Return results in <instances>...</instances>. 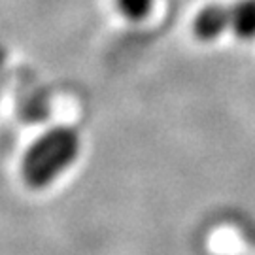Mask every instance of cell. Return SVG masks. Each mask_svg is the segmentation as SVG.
<instances>
[{"instance_id": "cell-1", "label": "cell", "mask_w": 255, "mask_h": 255, "mask_svg": "<svg viewBox=\"0 0 255 255\" xmlns=\"http://www.w3.org/2000/svg\"><path fill=\"white\" fill-rule=\"evenodd\" d=\"M82 151L80 134L72 127H53L38 136L21 161V176L30 189H46L66 172Z\"/></svg>"}, {"instance_id": "cell-2", "label": "cell", "mask_w": 255, "mask_h": 255, "mask_svg": "<svg viewBox=\"0 0 255 255\" xmlns=\"http://www.w3.org/2000/svg\"><path fill=\"white\" fill-rule=\"evenodd\" d=\"M231 32L238 40L255 38V0H233L229 4H210L193 19V34L201 42L218 40Z\"/></svg>"}, {"instance_id": "cell-3", "label": "cell", "mask_w": 255, "mask_h": 255, "mask_svg": "<svg viewBox=\"0 0 255 255\" xmlns=\"http://www.w3.org/2000/svg\"><path fill=\"white\" fill-rule=\"evenodd\" d=\"M155 0H116L119 13L128 21H142L153 9Z\"/></svg>"}, {"instance_id": "cell-4", "label": "cell", "mask_w": 255, "mask_h": 255, "mask_svg": "<svg viewBox=\"0 0 255 255\" xmlns=\"http://www.w3.org/2000/svg\"><path fill=\"white\" fill-rule=\"evenodd\" d=\"M6 61H8V51L0 44V87H2V76H4V70H6Z\"/></svg>"}]
</instances>
